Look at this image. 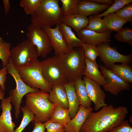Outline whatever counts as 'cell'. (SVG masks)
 <instances>
[{"mask_svg": "<svg viewBox=\"0 0 132 132\" xmlns=\"http://www.w3.org/2000/svg\"><path fill=\"white\" fill-rule=\"evenodd\" d=\"M127 108L122 106L114 107L112 105L102 107L99 111L91 112L80 132H108L122 123L128 113Z\"/></svg>", "mask_w": 132, "mask_h": 132, "instance_id": "6da1fadb", "label": "cell"}, {"mask_svg": "<svg viewBox=\"0 0 132 132\" xmlns=\"http://www.w3.org/2000/svg\"><path fill=\"white\" fill-rule=\"evenodd\" d=\"M59 1V0H41L40 6L31 15L32 24L43 29L62 23L64 15Z\"/></svg>", "mask_w": 132, "mask_h": 132, "instance_id": "7a4b0ae2", "label": "cell"}, {"mask_svg": "<svg viewBox=\"0 0 132 132\" xmlns=\"http://www.w3.org/2000/svg\"><path fill=\"white\" fill-rule=\"evenodd\" d=\"M55 56L69 82L74 81L77 78H82L86 67L85 57L82 46L66 54Z\"/></svg>", "mask_w": 132, "mask_h": 132, "instance_id": "3957f363", "label": "cell"}, {"mask_svg": "<svg viewBox=\"0 0 132 132\" xmlns=\"http://www.w3.org/2000/svg\"><path fill=\"white\" fill-rule=\"evenodd\" d=\"M49 93L41 91L25 95L26 105L35 116L34 121L44 123L51 118L56 105L48 99Z\"/></svg>", "mask_w": 132, "mask_h": 132, "instance_id": "277c9868", "label": "cell"}, {"mask_svg": "<svg viewBox=\"0 0 132 132\" xmlns=\"http://www.w3.org/2000/svg\"><path fill=\"white\" fill-rule=\"evenodd\" d=\"M15 67L22 79L27 85L42 92H50L52 86L44 78L41 62L37 59L24 66Z\"/></svg>", "mask_w": 132, "mask_h": 132, "instance_id": "5b68a950", "label": "cell"}, {"mask_svg": "<svg viewBox=\"0 0 132 132\" xmlns=\"http://www.w3.org/2000/svg\"><path fill=\"white\" fill-rule=\"evenodd\" d=\"M6 66L8 73L12 76L16 83V88L10 91L9 96L11 102L14 107L15 116L17 119L18 117L20 112L21 105L23 97L29 93L41 91L39 89L32 88L25 83L13 65L10 58L8 64Z\"/></svg>", "mask_w": 132, "mask_h": 132, "instance_id": "8992f818", "label": "cell"}, {"mask_svg": "<svg viewBox=\"0 0 132 132\" xmlns=\"http://www.w3.org/2000/svg\"><path fill=\"white\" fill-rule=\"evenodd\" d=\"M36 46L28 39L19 44L11 49L10 58L15 67L21 66L37 59Z\"/></svg>", "mask_w": 132, "mask_h": 132, "instance_id": "52a82bcc", "label": "cell"}, {"mask_svg": "<svg viewBox=\"0 0 132 132\" xmlns=\"http://www.w3.org/2000/svg\"><path fill=\"white\" fill-rule=\"evenodd\" d=\"M41 63L43 76L52 86L69 82L65 73L57 62L55 56L42 60Z\"/></svg>", "mask_w": 132, "mask_h": 132, "instance_id": "ba28073f", "label": "cell"}, {"mask_svg": "<svg viewBox=\"0 0 132 132\" xmlns=\"http://www.w3.org/2000/svg\"><path fill=\"white\" fill-rule=\"evenodd\" d=\"M27 35L37 49L38 57L45 58L53 49L51 40L47 33L42 29L32 24L27 27Z\"/></svg>", "mask_w": 132, "mask_h": 132, "instance_id": "9c48e42d", "label": "cell"}, {"mask_svg": "<svg viewBox=\"0 0 132 132\" xmlns=\"http://www.w3.org/2000/svg\"><path fill=\"white\" fill-rule=\"evenodd\" d=\"M96 46L100 58L107 69L115 63L129 64L132 62V53L127 55L121 54L111 47L109 42L103 43Z\"/></svg>", "mask_w": 132, "mask_h": 132, "instance_id": "30bf717a", "label": "cell"}, {"mask_svg": "<svg viewBox=\"0 0 132 132\" xmlns=\"http://www.w3.org/2000/svg\"><path fill=\"white\" fill-rule=\"evenodd\" d=\"M101 73L106 81V84L102 86L104 90L114 96L118 95L123 90H129L131 86L122 80L109 69L100 65Z\"/></svg>", "mask_w": 132, "mask_h": 132, "instance_id": "8fae6325", "label": "cell"}, {"mask_svg": "<svg viewBox=\"0 0 132 132\" xmlns=\"http://www.w3.org/2000/svg\"><path fill=\"white\" fill-rule=\"evenodd\" d=\"M88 97L94 104V110L97 111L107 105L105 103L106 95L97 82L84 76L83 77Z\"/></svg>", "mask_w": 132, "mask_h": 132, "instance_id": "7c38bea8", "label": "cell"}, {"mask_svg": "<svg viewBox=\"0 0 132 132\" xmlns=\"http://www.w3.org/2000/svg\"><path fill=\"white\" fill-rule=\"evenodd\" d=\"M43 29L51 40L55 56L63 55L69 52L67 44L59 29V24L53 28L45 27Z\"/></svg>", "mask_w": 132, "mask_h": 132, "instance_id": "4fadbf2b", "label": "cell"}, {"mask_svg": "<svg viewBox=\"0 0 132 132\" xmlns=\"http://www.w3.org/2000/svg\"><path fill=\"white\" fill-rule=\"evenodd\" d=\"M0 107L2 111L0 116V132H13L16 125L12 121V106L9 96L1 100Z\"/></svg>", "mask_w": 132, "mask_h": 132, "instance_id": "5bb4252c", "label": "cell"}, {"mask_svg": "<svg viewBox=\"0 0 132 132\" xmlns=\"http://www.w3.org/2000/svg\"><path fill=\"white\" fill-rule=\"evenodd\" d=\"M112 32L108 31L104 33H98L84 28L77 34L78 38L85 43L96 45L103 43L111 42Z\"/></svg>", "mask_w": 132, "mask_h": 132, "instance_id": "9a60e30c", "label": "cell"}, {"mask_svg": "<svg viewBox=\"0 0 132 132\" xmlns=\"http://www.w3.org/2000/svg\"><path fill=\"white\" fill-rule=\"evenodd\" d=\"M110 5L101 4L91 0H78L77 6L76 13L88 16L98 15L107 10Z\"/></svg>", "mask_w": 132, "mask_h": 132, "instance_id": "2e32d148", "label": "cell"}, {"mask_svg": "<svg viewBox=\"0 0 132 132\" xmlns=\"http://www.w3.org/2000/svg\"><path fill=\"white\" fill-rule=\"evenodd\" d=\"M93 110L92 107L86 108L80 105L76 116L65 126V132H80L88 115Z\"/></svg>", "mask_w": 132, "mask_h": 132, "instance_id": "e0dca14e", "label": "cell"}, {"mask_svg": "<svg viewBox=\"0 0 132 132\" xmlns=\"http://www.w3.org/2000/svg\"><path fill=\"white\" fill-rule=\"evenodd\" d=\"M48 99L51 102L56 105L66 109H69V103L66 92L63 84L52 86L49 93Z\"/></svg>", "mask_w": 132, "mask_h": 132, "instance_id": "ac0fdd59", "label": "cell"}, {"mask_svg": "<svg viewBox=\"0 0 132 132\" xmlns=\"http://www.w3.org/2000/svg\"><path fill=\"white\" fill-rule=\"evenodd\" d=\"M67 93L69 105L70 116L72 119L77 113L80 105L75 90L74 81L63 84Z\"/></svg>", "mask_w": 132, "mask_h": 132, "instance_id": "d6986e66", "label": "cell"}, {"mask_svg": "<svg viewBox=\"0 0 132 132\" xmlns=\"http://www.w3.org/2000/svg\"><path fill=\"white\" fill-rule=\"evenodd\" d=\"M89 18L85 16L75 14L67 16H64L62 23L72 28L77 33L87 25Z\"/></svg>", "mask_w": 132, "mask_h": 132, "instance_id": "ffe728a7", "label": "cell"}, {"mask_svg": "<svg viewBox=\"0 0 132 132\" xmlns=\"http://www.w3.org/2000/svg\"><path fill=\"white\" fill-rule=\"evenodd\" d=\"M59 26L69 52L73 50L74 48L82 46L85 43L76 36L70 27L62 22L59 24Z\"/></svg>", "mask_w": 132, "mask_h": 132, "instance_id": "44dd1931", "label": "cell"}, {"mask_svg": "<svg viewBox=\"0 0 132 132\" xmlns=\"http://www.w3.org/2000/svg\"><path fill=\"white\" fill-rule=\"evenodd\" d=\"M74 84L80 105L86 108L91 107L92 102L88 95L84 81L82 78H77L74 81Z\"/></svg>", "mask_w": 132, "mask_h": 132, "instance_id": "7402d4cb", "label": "cell"}, {"mask_svg": "<svg viewBox=\"0 0 132 132\" xmlns=\"http://www.w3.org/2000/svg\"><path fill=\"white\" fill-rule=\"evenodd\" d=\"M85 60L86 67L83 75L98 83L100 86L105 85V80L99 70L97 63L86 58Z\"/></svg>", "mask_w": 132, "mask_h": 132, "instance_id": "603a6c76", "label": "cell"}, {"mask_svg": "<svg viewBox=\"0 0 132 132\" xmlns=\"http://www.w3.org/2000/svg\"><path fill=\"white\" fill-rule=\"evenodd\" d=\"M109 69L125 82L129 84L132 83V67L129 64L121 63L112 64Z\"/></svg>", "mask_w": 132, "mask_h": 132, "instance_id": "cb8c5ba5", "label": "cell"}, {"mask_svg": "<svg viewBox=\"0 0 132 132\" xmlns=\"http://www.w3.org/2000/svg\"><path fill=\"white\" fill-rule=\"evenodd\" d=\"M102 19L108 30L111 31L118 32L123 28L127 22L117 16L115 13L106 15Z\"/></svg>", "mask_w": 132, "mask_h": 132, "instance_id": "d4e9b609", "label": "cell"}, {"mask_svg": "<svg viewBox=\"0 0 132 132\" xmlns=\"http://www.w3.org/2000/svg\"><path fill=\"white\" fill-rule=\"evenodd\" d=\"M71 119L69 109L56 105L51 118L47 121L58 123L65 126Z\"/></svg>", "mask_w": 132, "mask_h": 132, "instance_id": "484cf974", "label": "cell"}, {"mask_svg": "<svg viewBox=\"0 0 132 132\" xmlns=\"http://www.w3.org/2000/svg\"><path fill=\"white\" fill-rule=\"evenodd\" d=\"M89 18L88 23L85 28L86 29L98 33H102L109 31L101 18L95 17L92 15Z\"/></svg>", "mask_w": 132, "mask_h": 132, "instance_id": "4316f807", "label": "cell"}, {"mask_svg": "<svg viewBox=\"0 0 132 132\" xmlns=\"http://www.w3.org/2000/svg\"><path fill=\"white\" fill-rule=\"evenodd\" d=\"M21 109L23 113V118L20 125L13 132H22L31 122L35 120L34 114L26 105L21 107Z\"/></svg>", "mask_w": 132, "mask_h": 132, "instance_id": "83f0119b", "label": "cell"}, {"mask_svg": "<svg viewBox=\"0 0 132 132\" xmlns=\"http://www.w3.org/2000/svg\"><path fill=\"white\" fill-rule=\"evenodd\" d=\"M114 37L119 42L126 43L132 46V30L129 27L123 28L115 34Z\"/></svg>", "mask_w": 132, "mask_h": 132, "instance_id": "f1b7e54d", "label": "cell"}, {"mask_svg": "<svg viewBox=\"0 0 132 132\" xmlns=\"http://www.w3.org/2000/svg\"><path fill=\"white\" fill-rule=\"evenodd\" d=\"M62 6L61 8L64 16H67L76 13L78 0H60Z\"/></svg>", "mask_w": 132, "mask_h": 132, "instance_id": "f546056e", "label": "cell"}, {"mask_svg": "<svg viewBox=\"0 0 132 132\" xmlns=\"http://www.w3.org/2000/svg\"><path fill=\"white\" fill-rule=\"evenodd\" d=\"M41 0H21L20 4L27 15H32L38 8Z\"/></svg>", "mask_w": 132, "mask_h": 132, "instance_id": "4dcf8cb0", "label": "cell"}, {"mask_svg": "<svg viewBox=\"0 0 132 132\" xmlns=\"http://www.w3.org/2000/svg\"><path fill=\"white\" fill-rule=\"evenodd\" d=\"M114 3L105 11L100 14L93 15L96 17L101 18L110 13H114L123 6L132 2V0H114Z\"/></svg>", "mask_w": 132, "mask_h": 132, "instance_id": "1f68e13d", "label": "cell"}, {"mask_svg": "<svg viewBox=\"0 0 132 132\" xmlns=\"http://www.w3.org/2000/svg\"><path fill=\"white\" fill-rule=\"evenodd\" d=\"M85 57L94 63H97L96 59L99 53L96 46L91 44L84 43L82 44Z\"/></svg>", "mask_w": 132, "mask_h": 132, "instance_id": "d6a6232c", "label": "cell"}, {"mask_svg": "<svg viewBox=\"0 0 132 132\" xmlns=\"http://www.w3.org/2000/svg\"><path fill=\"white\" fill-rule=\"evenodd\" d=\"M10 43L3 41L0 46V59L2 62V68L8 64L11 56V47Z\"/></svg>", "mask_w": 132, "mask_h": 132, "instance_id": "836d02e7", "label": "cell"}, {"mask_svg": "<svg viewBox=\"0 0 132 132\" xmlns=\"http://www.w3.org/2000/svg\"><path fill=\"white\" fill-rule=\"evenodd\" d=\"M119 18L125 20L132 24V3H129L123 6L115 12Z\"/></svg>", "mask_w": 132, "mask_h": 132, "instance_id": "e575fe53", "label": "cell"}, {"mask_svg": "<svg viewBox=\"0 0 132 132\" xmlns=\"http://www.w3.org/2000/svg\"><path fill=\"white\" fill-rule=\"evenodd\" d=\"M46 132H64L65 126L58 123L47 121L43 123Z\"/></svg>", "mask_w": 132, "mask_h": 132, "instance_id": "d590c367", "label": "cell"}, {"mask_svg": "<svg viewBox=\"0 0 132 132\" xmlns=\"http://www.w3.org/2000/svg\"><path fill=\"white\" fill-rule=\"evenodd\" d=\"M108 132H132V128L129 121L125 120L122 123L114 127Z\"/></svg>", "mask_w": 132, "mask_h": 132, "instance_id": "8d00e7d4", "label": "cell"}, {"mask_svg": "<svg viewBox=\"0 0 132 132\" xmlns=\"http://www.w3.org/2000/svg\"><path fill=\"white\" fill-rule=\"evenodd\" d=\"M7 74L6 66L0 70V86L2 90L3 91H4L6 89L5 83L6 80V75Z\"/></svg>", "mask_w": 132, "mask_h": 132, "instance_id": "74e56055", "label": "cell"}, {"mask_svg": "<svg viewBox=\"0 0 132 132\" xmlns=\"http://www.w3.org/2000/svg\"><path fill=\"white\" fill-rule=\"evenodd\" d=\"M33 129L32 132H45V128L44 123L34 121Z\"/></svg>", "mask_w": 132, "mask_h": 132, "instance_id": "f35d334b", "label": "cell"}, {"mask_svg": "<svg viewBox=\"0 0 132 132\" xmlns=\"http://www.w3.org/2000/svg\"><path fill=\"white\" fill-rule=\"evenodd\" d=\"M98 4H101L112 5L114 3L113 0H91Z\"/></svg>", "mask_w": 132, "mask_h": 132, "instance_id": "ab89813d", "label": "cell"}, {"mask_svg": "<svg viewBox=\"0 0 132 132\" xmlns=\"http://www.w3.org/2000/svg\"><path fill=\"white\" fill-rule=\"evenodd\" d=\"M5 13L7 14L9 12L10 8V4L9 0H2Z\"/></svg>", "mask_w": 132, "mask_h": 132, "instance_id": "60d3db41", "label": "cell"}, {"mask_svg": "<svg viewBox=\"0 0 132 132\" xmlns=\"http://www.w3.org/2000/svg\"><path fill=\"white\" fill-rule=\"evenodd\" d=\"M5 95V92L4 91L2 90L1 87L0 86V100H2L4 99Z\"/></svg>", "mask_w": 132, "mask_h": 132, "instance_id": "b9f144b4", "label": "cell"}, {"mask_svg": "<svg viewBox=\"0 0 132 132\" xmlns=\"http://www.w3.org/2000/svg\"><path fill=\"white\" fill-rule=\"evenodd\" d=\"M3 41L2 38L0 36V46L2 44Z\"/></svg>", "mask_w": 132, "mask_h": 132, "instance_id": "7bdbcfd3", "label": "cell"}, {"mask_svg": "<svg viewBox=\"0 0 132 132\" xmlns=\"http://www.w3.org/2000/svg\"><path fill=\"white\" fill-rule=\"evenodd\" d=\"M132 115H131L129 118V122L131 124H132Z\"/></svg>", "mask_w": 132, "mask_h": 132, "instance_id": "ee69618b", "label": "cell"}, {"mask_svg": "<svg viewBox=\"0 0 132 132\" xmlns=\"http://www.w3.org/2000/svg\"></svg>", "mask_w": 132, "mask_h": 132, "instance_id": "f6af8a7d", "label": "cell"}]
</instances>
